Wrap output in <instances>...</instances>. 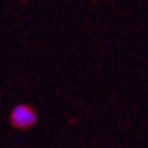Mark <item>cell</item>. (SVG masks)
I'll list each match as a JSON object with an SVG mask.
<instances>
[{"label":"cell","instance_id":"1","mask_svg":"<svg viewBox=\"0 0 148 148\" xmlns=\"http://www.w3.org/2000/svg\"><path fill=\"white\" fill-rule=\"evenodd\" d=\"M36 121H37L36 111L25 104H18L10 111V123L18 129H28L36 125Z\"/></svg>","mask_w":148,"mask_h":148}]
</instances>
